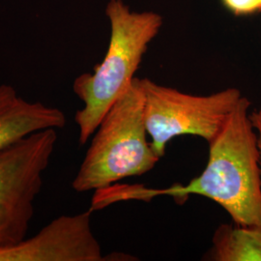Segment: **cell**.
<instances>
[{"label": "cell", "mask_w": 261, "mask_h": 261, "mask_svg": "<svg viewBox=\"0 0 261 261\" xmlns=\"http://www.w3.org/2000/svg\"><path fill=\"white\" fill-rule=\"evenodd\" d=\"M251 106L245 96L238 101L218 137L208 144V161L199 176L186 186L138 189V198L167 195L181 203L190 195L204 196L222 206L234 224L261 228L260 156Z\"/></svg>", "instance_id": "1"}, {"label": "cell", "mask_w": 261, "mask_h": 261, "mask_svg": "<svg viewBox=\"0 0 261 261\" xmlns=\"http://www.w3.org/2000/svg\"><path fill=\"white\" fill-rule=\"evenodd\" d=\"M107 16L111 40L106 56L92 74L80 75L73 85L84 105L75 115L81 144L93 136L103 115L130 85L150 43L163 25L161 15L130 11L123 0H111Z\"/></svg>", "instance_id": "2"}, {"label": "cell", "mask_w": 261, "mask_h": 261, "mask_svg": "<svg viewBox=\"0 0 261 261\" xmlns=\"http://www.w3.org/2000/svg\"><path fill=\"white\" fill-rule=\"evenodd\" d=\"M147 136L141 79L135 76L95 130L73 189L80 193L96 191L149 172L160 158Z\"/></svg>", "instance_id": "3"}, {"label": "cell", "mask_w": 261, "mask_h": 261, "mask_svg": "<svg viewBox=\"0 0 261 261\" xmlns=\"http://www.w3.org/2000/svg\"><path fill=\"white\" fill-rule=\"evenodd\" d=\"M144 93V121L150 144L158 158L166 154L168 142L180 136H196L209 144L218 137L241 91L229 87L198 96L141 79Z\"/></svg>", "instance_id": "4"}, {"label": "cell", "mask_w": 261, "mask_h": 261, "mask_svg": "<svg viewBox=\"0 0 261 261\" xmlns=\"http://www.w3.org/2000/svg\"><path fill=\"white\" fill-rule=\"evenodd\" d=\"M56 140V129L38 130L0 152V246L25 239Z\"/></svg>", "instance_id": "5"}, {"label": "cell", "mask_w": 261, "mask_h": 261, "mask_svg": "<svg viewBox=\"0 0 261 261\" xmlns=\"http://www.w3.org/2000/svg\"><path fill=\"white\" fill-rule=\"evenodd\" d=\"M88 210L60 216L28 240L0 246V261H101V246L94 236Z\"/></svg>", "instance_id": "6"}, {"label": "cell", "mask_w": 261, "mask_h": 261, "mask_svg": "<svg viewBox=\"0 0 261 261\" xmlns=\"http://www.w3.org/2000/svg\"><path fill=\"white\" fill-rule=\"evenodd\" d=\"M66 124L64 112L40 102L21 98L0 113V152L29 135L46 129H60Z\"/></svg>", "instance_id": "7"}, {"label": "cell", "mask_w": 261, "mask_h": 261, "mask_svg": "<svg viewBox=\"0 0 261 261\" xmlns=\"http://www.w3.org/2000/svg\"><path fill=\"white\" fill-rule=\"evenodd\" d=\"M204 259L211 261H261V228L232 223L215 230L212 247Z\"/></svg>", "instance_id": "8"}, {"label": "cell", "mask_w": 261, "mask_h": 261, "mask_svg": "<svg viewBox=\"0 0 261 261\" xmlns=\"http://www.w3.org/2000/svg\"><path fill=\"white\" fill-rule=\"evenodd\" d=\"M222 2L235 16L261 14V0H222Z\"/></svg>", "instance_id": "9"}, {"label": "cell", "mask_w": 261, "mask_h": 261, "mask_svg": "<svg viewBox=\"0 0 261 261\" xmlns=\"http://www.w3.org/2000/svg\"><path fill=\"white\" fill-rule=\"evenodd\" d=\"M19 99L15 88L10 85L0 86V113L8 110Z\"/></svg>", "instance_id": "10"}, {"label": "cell", "mask_w": 261, "mask_h": 261, "mask_svg": "<svg viewBox=\"0 0 261 261\" xmlns=\"http://www.w3.org/2000/svg\"><path fill=\"white\" fill-rule=\"evenodd\" d=\"M251 120H252L253 128L257 136V145L259 149V156H260V168H261V108L257 110H252L250 113Z\"/></svg>", "instance_id": "11"}]
</instances>
